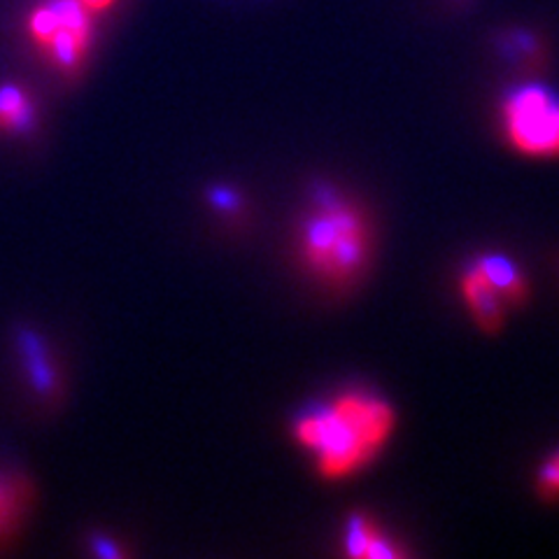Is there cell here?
Wrapping results in <instances>:
<instances>
[{
  "instance_id": "cell-7",
  "label": "cell",
  "mask_w": 559,
  "mask_h": 559,
  "mask_svg": "<svg viewBox=\"0 0 559 559\" xmlns=\"http://www.w3.org/2000/svg\"><path fill=\"white\" fill-rule=\"evenodd\" d=\"M471 261H474L478 271L489 280V285L503 296V301L509 304V308L522 306L527 301L530 283L515 259L503 252H485Z\"/></svg>"
},
{
  "instance_id": "cell-2",
  "label": "cell",
  "mask_w": 559,
  "mask_h": 559,
  "mask_svg": "<svg viewBox=\"0 0 559 559\" xmlns=\"http://www.w3.org/2000/svg\"><path fill=\"white\" fill-rule=\"evenodd\" d=\"M373 231L364 210L341 191L322 187L299 226L304 266L331 287L353 285L371 264Z\"/></svg>"
},
{
  "instance_id": "cell-5",
  "label": "cell",
  "mask_w": 559,
  "mask_h": 559,
  "mask_svg": "<svg viewBox=\"0 0 559 559\" xmlns=\"http://www.w3.org/2000/svg\"><path fill=\"white\" fill-rule=\"evenodd\" d=\"M460 292L471 318H474L480 331H485V334H497V331H501L506 312H509V304L489 285V280L478 271L474 261H468L460 275Z\"/></svg>"
},
{
  "instance_id": "cell-9",
  "label": "cell",
  "mask_w": 559,
  "mask_h": 559,
  "mask_svg": "<svg viewBox=\"0 0 559 559\" xmlns=\"http://www.w3.org/2000/svg\"><path fill=\"white\" fill-rule=\"evenodd\" d=\"M536 489L548 501L559 499V448L540 462L536 471Z\"/></svg>"
},
{
  "instance_id": "cell-4",
  "label": "cell",
  "mask_w": 559,
  "mask_h": 559,
  "mask_svg": "<svg viewBox=\"0 0 559 559\" xmlns=\"http://www.w3.org/2000/svg\"><path fill=\"white\" fill-rule=\"evenodd\" d=\"M26 35L61 73H75L94 47V12L78 0H40L26 14Z\"/></svg>"
},
{
  "instance_id": "cell-6",
  "label": "cell",
  "mask_w": 559,
  "mask_h": 559,
  "mask_svg": "<svg viewBox=\"0 0 559 559\" xmlns=\"http://www.w3.org/2000/svg\"><path fill=\"white\" fill-rule=\"evenodd\" d=\"M345 555L366 559H399L406 552L396 548L394 540L384 534L373 518L364 513H353L345 522L343 532Z\"/></svg>"
},
{
  "instance_id": "cell-3",
  "label": "cell",
  "mask_w": 559,
  "mask_h": 559,
  "mask_svg": "<svg viewBox=\"0 0 559 559\" xmlns=\"http://www.w3.org/2000/svg\"><path fill=\"white\" fill-rule=\"evenodd\" d=\"M506 143L530 159H559V92L544 82L506 90L499 105Z\"/></svg>"
},
{
  "instance_id": "cell-8",
  "label": "cell",
  "mask_w": 559,
  "mask_h": 559,
  "mask_svg": "<svg viewBox=\"0 0 559 559\" xmlns=\"http://www.w3.org/2000/svg\"><path fill=\"white\" fill-rule=\"evenodd\" d=\"M33 100L16 84L0 86V129L3 131H26L33 124Z\"/></svg>"
},
{
  "instance_id": "cell-12",
  "label": "cell",
  "mask_w": 559,
  "mask_h": 559,
  "mask_svg": "<svg viewBox=\"0 0 559 559\" xmlns=\"http://www.w3.org/2000/svg\"><path fill=\"white\" fill-rule=\"evenodd\" d=\"M213 205L219 210H238V199L231 194V189H217L213 191Z\"/></svg>"
},
{
  "instance_id": "cell-11",
  "label": "cell",
  "mask_w": 559,
  "mask_h": 559,
  "mask_svg": "<svg viewBox=\"0 0 559 559\" xmlns=\"http://www.w3.org/2000/svg\"><path fill=\"white\" fill-rule=\"evenodd\" d=\"M16 506H20V497H16L14 485L0 480V534H3L8 524L14 520Z\"/></svg>"
},
{
  "instance_id": "cell-10",
  "label": "cell",
  "mask_w": 559,
  "mask_h": 559,
  "mask_svg": "<svg viewBox=\"0 0 559 559\" xmlns=\"http://www.w3.org/2000/svg\"><path fill=\"white\" fill-rule=\"evenodd\" d=\"M501 45L506 49V55L513 57V59H522V57L534 55V51H536V40L532 38L530 33H524V31L506 33Z\"/></svg>"
},
{
  "instance_id": "cell-1",
  "label": "cell",
  "mask_w": 559,
  "mask_h": 559,
  "mask_svg": "<svg viewBox=\"0 0 559 559\" xmlns=\"http://www.w3.org/2000/svg\"><path fill=\"white\" fill-rule=\"evenodd\" d=\"M394 429L396 411L390 399L359 388L314 401L292 425L296 443L312 454L324 480H345L371 466Z\"/></svg>"
},
{
  "instance_id": "cell-13",
  "label": "cell",
  "mask_w": 559,
  "mask_h": 559,
  "mask_svg": "<svg viewBox=\"0 0 559 559\" xmlns=\"http://www.w3.org/2000/svg\"><path fill=\"white\" fill-rule=\"evenodd\" d=\"M78 3H82L86 10L94 12V14H100V12H108L117 0H78Z\"/></svg>"
}]
</instances>
